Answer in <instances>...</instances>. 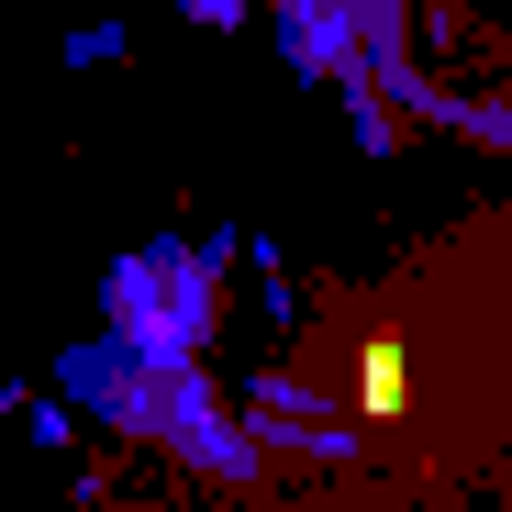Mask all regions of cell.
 Segmentation results:
<instances>
[{"label": "cell", "instance_id": "cell-1", "mask_svg": "<svg viewBox=\"0 0 512 512\" xmlns=\"http://www.w3.org/2000/svg\"><path fill=\"white\" fill-rule=\"evenodd\" d=\"M357 401H368V412L401 401V346H368V357H357Z\"/></svg>", "mask_w": 512, "mask_h": 512}]
</instances>
